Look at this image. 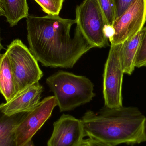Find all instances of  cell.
Returning a JSON list of instances; mask_svg holds the SVG:
<instances>
[{
	"instance_id": "5b68a950",
	"label": "cell",
	"mask_w": 146,
	"mask_h": 146,
	"mask_svg": "<svg viewBox=\"0 0 146 146\" xmlns=\"http://www.w3.org/2000/svg\"><path fill=\"white\" fill-rule=\"evenodd\" d=\"M75 19L76 26L94 48L109 46L106 20L97 0H84L77 6Z\"/></svg>"
},
{
	"instance_id": "ba28073f",
	"label": "cell",
	"mask_w": 146,
	"mask_h": 146,
	"mask_svg": "<svg viewBox=\"0 0 146 146\" xmlns=\"http://www.w3.org/2000/svg\"><path fill=\"white\" fill-rule=\"evenodd\" d=\"M57 106L54 96L44 98L26 115L19 123L15 130L16 146H23L32 140L34 135L50 117Z\"/></svg>"
},
{
	"instance_id": "8fae6325",
	"label": "cell",
	"mask_w": 146,
	"mask_h": 146,
	"mask_svg": "<svg viewBox=\"0 0 146 146\" xmlns=\"http://www.w3.org/2000/svg\"><path fill=\"white\" fill-rule=\"evenodd\" d=\"M4 103L0 104V146H16L15 130L27 112L7 115L4 112Z\"/></svg>"
},
{
	"instance_id": "2e32d148",
	"label": "cell",
	"mask_w": 146,
	"mask_h": 146,
	"mask_svg": "<svg viewBox=\"0 0 146 146\" xmlns=\"http://www.w3.org/2000/svg\"><path fill=\"white\" fill-rule=\"evenodd\" d=\"M48 15H59L65 0H35Z\"/></svg>"
},
{
	"instance_id": "3957f363",
	"label": "cell",
	"mask_w": 146,
	"mask_h": 146,
	"mask_svg": "<svg viewBox=\"0 0 146 146\" xmlns=\"http://www.w3.org/2000/svg\"><path fill=\"white\" fill-rule=\"evenodd\" d=\"M46 83L54 94L60 112L70 111L95 97L94 84L87 77L64 71L49 76Z\"/></svg>"
},
{
	"instance_id": "8992f818",
	"label": "cell",
	"mask_w": 146,
	"mask_h": 146,
	"mask_svg": "<svg viewBox=\"0 0 146 146\" xmlns=\"http://www.w3.org/2000/svg\"><path fill=\"white\" fill-rule=\"evenodd\" d=\"M121 44H111L103 74V95L105 106L117 108L123 106V72L121 59Z\"/></svg>"
},
{
	"instance_id": "ac0fdd59",
	"label": "cell",
	"mask_w": 146,
	"mask_h": 146,
	"mask_svg": "<svg viewBox=\"0 0 146 146\" xmlns=\"http://www.w3.org/2000/svg\"><path fill=\"white\" fill-rule=\"evenodd\" d=\"M115 4L116 19L121 16L135 0H114Z\"/></svg>"
},
{
	"instance_id": "cb8c5ba5",
	"label": "cell",
	"mask_w": 146,
	"mask_h": 146,
	"mask_svg": "<svg viewBox=\"0 0 146 146\" xmlns=\"http://www.w3.org/2000/svg\"><path fill=\"white\" fill-rule=\"evenodd\" d=\"M5 16V14L0 11V16Z\"/></svg>"
},
{
	"instance_id": "d4e9b609",
	"label": "cell",
	"mask_w": 146,
	"mask_h": 146,
	"mask_svg": "<svg viewBox=\"0 0 146 146\" xmlns=\"http://www.w3.org/2000/svg\"><path fill=\"white\" fill-rule=\"evenodd\" d=\"M145 128H146V121H145Z\"/></svg>"
},
{
	"instance_id": "9c48e42d",
	"label": "cell",
	"mask_w": 146,
	"mask_h": 146,
	"mask_svg": "<svg viewBox=\"0 0 146 146\" xmlns=\"http://www.w3.org/2000/svg\"><path fill=\"white\" fill-rule=\"evenodd\" d=\"M54 129L48 146H79L85 137L81 119L63 114L53 124Z\"/></svg>"
},
{
	"instance_id": "52a82bcc",
	"label": "cell",
	"mask_w": 146,
	"mask_h": 146,
	"mask_svg": "<svg viewBox=\"0 0 146 146\" xmlns=\"http://www.w3.org/2000/svg\"><path fill=\"white\" fill-rule=\"evenodd\" d=\"M146 21V0H135L113 22L111 44L123 43L139 33Z\"/></svg>"
},
{
	"instance_id": "5bb4252c",
	"label": "cell",
	"mask_w": 146,
	"mask_h": 146,
	"mask_svg": "<svg viewBox=\"0 0 146 146\" xmlns=\"http://www.w3.org/2000/svg\"><path fill=\"white\" fill-rule=\"evenodd\" d=\"M5 17L10 27H14L28 13L27 0H2Z\"/></svg>"
},
{
	"instance_id": "ffe728a7",
	"label": "cell",
	"mask_w": 146,
	"mask_h": 146,
	"mask_svg": "<svg viewBox=\"0 0 146 146\" xmlns=\"http://www.w3.org/2000/svg\"><path fill=\"white\" fill-rule=\"evenodd\" d=\"M79 146H92L91 144L89 143L88 139H83V140L82 141Z\"/></svg>"
},
{
	"instance_id": "7402d4cb",
	"label": "cell",
	"mask_w": 146,
	"mask_h": 146,
	"mask_svg": "<svg viewBox=\"0 0 146 146\" xmlns=\"http://www.w3.org/2000/svg\"><path fill=\"white\" fill-rule=\"evenodd\" d=\"M0 11L2 12V13H3L5 14V12H4V10H3V7L2 0H0Z\"/></svg>"
},
{
	"instance_id": "6da1fadb",
	"label": "cell",
	"mask_w": 146,
	"mask_h": 146,
	"mask_svg": "<svg viewBox=\"0 0 146 146\" xmlns=\"http://www.w3.org/2000/svg\"><path fill=\"white\" fill-rule=\"evenodd\" d=\"M26 19L29 50L44 66L72 68L84 54L94 48L76 26L72 37L75 19L51 15H29Z\"/></svg>"
},
{
	"instance_id": "4fadbf2b",
	"label": "cell",
	"mask_w": 146,
	"mask_h": 146,
	"mask_svg": "<svg viewBox=\"0 0 146 146\" xmlns=\"http://www.w3.org/2000/svg\"><path fill=\"white\" fill-rule=\"evenodd\" d=\"M142 30L135 36L122 44L121 59L124 74L131 75L134 71L135 59L142 38Z\"/></svg>"
},
{
	"instance_id": "7c38bea8",
	"label": "cell",
	"mask_w": 146,
	"mask_h": 146,
	"mask_svg": "<svg viewBox=\"0 0 146 146\" xmlns=\"http://www.w3.org/2000/svg\"><path fill=\"white\" fill-rule=\"evenodd\" d=\"M0 93L6 102L16 96V86L9 57L7 52L2 54L0 58Z\"/></svg>"
},
{
	"instance_id": "44dd1931",
	"label": "cell",
	"mask_w": 146,
	"mask_h": 146,
	"mask_svg": "<svg viewBox=\"0 0 146 146\" xmlns=\"http://www.w3.org/2000/svg\"><path fill=\"white\" fill-rule=\"evenodd\" d=\"M23 146H35V145H34V143H33V141L31 140Z\"/></svg>"
},
{
	"instance_id": "7a4b0ae2",
	"label": "cell",
	"mask_w": 146,
	"mask_h": 146,
	"mask_svg": "<svg viewBox=\"0 0 146 146\" xmlns=\"http://www.w3.org/2000/svg\"><path fill=\"white\" fill-rule=\"evenodd\" d=\"M146 118L137 107L123 106L88 111L81 120L85 136L116 146L146 142Z\"/></svg>"
},
{
	"instance_id": "e0dca14e",
	"label": "cell",
	"mask_w": 146,
	"mask_h": 146,
	"mask_svg": "<svg viewBox=\"0 0 146 146\" xmlns=\"http://www.w3.org/2000/svg\"><path fill=\"white\" fill-rule=\"evenodd\" d=\"M141 42L136 56L135 67H142L146 66V26L143 27Z\"/></svg>"
},
{
	"instance_id": "30bf717a",
	"label": "cell",
	"mask_w": 146,
	"mask_h": 146,
	"mask_svg": "<svg viewBox=\"0 0 146 146\" xmlns=\"http://www.w3.org/2000/svg\"><path fill=\"white\" fill-rule=\"evenodd\" d=\"M43 87L39 82L17 94L9 102L4 103V112L7 115L28 112L40 102Z\"/></svg>"
},
{
	"instance_id": "277c9868",
	"label": "cell",
	"mask_w": 146,
	"mask_h": 146,
	"mask_svg": "<svg viewBox=\"0 0 146 146\" xmlns=\"http://www.w3.org/2000/svg\"><path fill=\"white\" fill-rule=\"evenodd\" d=\"M6 52L14 77L16 95L39 82L43 73L37 60L21 40L16 39L12 41L8 45Z\"/></svg>"
},
{
	"instance_id": "9a60e30c",
	"label": "cell",
	"mask_w": 146,
	"mask_h": 146,
	"mask_svg": "<svg viewBox=\"0 0 146 146\" xmlns=\"http://www.w3.org/2000/svg\"><path fill=\"white\" fill-rule=\"evenodd\" d=\"M106 20L107 26H112L116 19L115 4L114 0H97Z\"/></svg>"
},
{
	"instance_id": "d6986e66",
	"label": "cell",
	"mask_w": 146,
	"mask_h": 146,
	"mask_svg": "<svg viewBox=\"0 0 146 146\" xmlns=\"http://www.w3.org/2000/svg\"><path fill=\"white\" fill-rule=\"evenodd\" d=\"M88 140L92 146H115L91 138H88Z\"/></svg>"
},
{
	"instance_id": "603a6c76",
	"label": "cell",
	"mask_w": 146,
	"mask_h": 146,
	"mask_svg": "<svg viewBox=\"0 0 146 146\" xmlns=\"http://www.w3.org/2000/svg\"><path fill=\"white\" fill-rule=\"evenodd\" d=\"M4 48L3 46L2 45L1 43V36H0V58H1V56L2 54H1V51Z\"/></svg>"
}]
</instances>
